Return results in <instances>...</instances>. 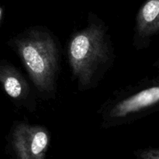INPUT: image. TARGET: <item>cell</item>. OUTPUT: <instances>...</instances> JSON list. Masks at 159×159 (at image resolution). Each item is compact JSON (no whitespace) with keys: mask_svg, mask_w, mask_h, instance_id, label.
I'll return each instance as SVG.
<instances>
[{"mask_svg":"<svg viewBox=\"0 0 159 159\" xmlns=\"http://www.w3.org/2000/svg\"><path fill=\"white\" fill-rule=\"evenodd\" d=\"M7 43L20 57L39 96L45 99L55 97L61 52L54 34L45 26H30Z\"/></svg>","mask_w":159,"mask_h":159,"instance_id":"2","label":"cell"},{"mask_svg":"<svg viewBox=\"0 0 159 159\" xmlns=\"http://www.w3.org/2000/svg\"><path fill=\"white\" fill-rule=\"evenodd\" d=\"M107 25L90 12L85 28L68 40L67 54L73 80L79 91L98 86L115 60L114 48Z\"/></svg>","mask_w":159,"mask_h":159,"instance_id":"1","label":"cell"},{"mask_svg":"<svg viewBox=\"0 0 159 159\" xmlns=\"http://www.w3.org/2000/svg\"><path fill=\"white\" fill-rule=\"evenodd\" d=\"M51 134L46 127L16 121L8 136L9 148L16 159H47Z\"/></svg>","mask_w":159,"mask_h":159,"instance_id":"4","label":"cell"},{"mask_svg":"<svg viewBox=\"0 0 159 159\" xmlns=\"http://www.w3.org/2000/svg\"><path fill=\"white\" fill-rule=\"evenodd\" d=\"M158 31L159 0H148L136 16L133 46L136 50L148 48L152 38Z\"/></svg>","mask_w":159,"mask_h":159,"instance_id":"6","label":"cell"},{"mask_svg":"<svg viewBox=\"0 0 159 159\" xmlns=\"http://www.w3.org/2000/svg\"><path fill=\"white\" fill-rule=\"evenodd\" d=\"M2 10L1 7H0V23L2 21Z\"/></svg>","mask_w":159,"mask_h":159,"instance_id":"8","label":"cell"},{"mask_svg":"<svg viewBox=\"0 0 159 159\" xmlns=\"http://www.w3.org/2000/svg\"><path fill=\"white\" fill-rule=\"evenodd\" d=\"M159 102L158 79H144L134 86L116 91L98 111L103 128L130 124L147 116L157 108Z\"/></svg>","mask_w":159,"mask_h":159,"instance_id":"3","label":"cell"},{"mask_svg":"<svg viewBox=\"0 0 159 159\" xmlns=\"http://www.w3.org/2000/svg\"><path fill=\"white\" fill-rule=\"evenodd\" d=\"M0 85L16 106L30 112L36 110L35 95L29 82L12 64L6 60L0 61Z\"/></svg>","mask_w":159,"mask_h":159,"instance_id":"5","label":"cell"},{"mask_svg":"<svg viewBox=\"0 0 159 159\" xmlns=\"http://www.w3.org/2000/svg\"><path fill=\"white\" fill-rule=\"evenodd\" d=\"M134 155L138 159H159L158 148H148L135 151Z\"/></svg>","mask_w":159,"mask_h":159,"instance_id":"7","label":"cell"}]
</instances>
